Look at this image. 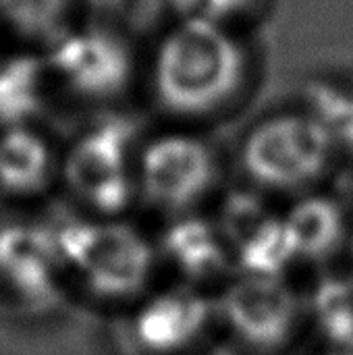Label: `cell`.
I'll return each instance as SVG.
<instances>
[{"mask_svg": "<svg viewBox=\"0 0 353 355\" xmlns=\"http://www.w3.org/2000/svg\"><path fill=\"white\" fill-rule=\"evenodd\" d=\"M329 133L339 154L353 156V83L339 79H312L302 104Z\"/></svg>", "mask_w": 353, "mask_h": 355, "instance_id": "cell-14", "label": "cell"}, {"mask_svg": "<svg viewBox=\"0 0 353 355\" xmlns=\"http://www.w3.org/2000/svg\"><path fill=\"white\" fill-rule=\"evenodd\" d=\"M266 0H169L177 19H204L235 29L264 12Z\"/></svg>", "mask_w": 353, "mask_h": 355, "instance_id": "cell-16", "label": "cell"}, {"mask_svg": "<svg viewBox=\"0 0 353 355\" xmlns=\"http://www.w3.org/2000/svg\"><path fill=\"white\" fill-rule=\"evenodd\" d=\"M221 177L212 144L193 131H166L137 152V200L169 218L196 212Z\"/></svg>", "mask_w": 353, "mask_h": 355, "instance_id": "cell-6", "label": "cell"}, {"mask_svg": "<svg viewBox=\"0 0 353 355\" xmlns=\"http://www.w3.org/2000/svg\"><path fill=\"white\" fill-rule=\"evenodd\" d=\"M67 270L85 295L104 304H135L150 291L160 264L150 241L123 216H69L50 223Z\"/></svg>", "mask_w": 353, "mask_h": 355, "instance_id": "cell-2", "label": "cell"}, {"mask_svg": "<svg viewBox=\"0 0 353 355\" xmlns=\"http://www.w3.org/2000/svg\"><path fill=\"white\" fill-rule=\"evenodd\" d=\"M345 254H347V264H350V277L353 279V229L350 241H347V248H345Z\"/></svg>", "mask_w": 353, "mask_h": 355, "instance_id": "cell-17", "label": "cell"}, {"mask_svg": "<svg viewBox=\"0 0 353 355\" xmlns=\"http://www.w3.org/2000/svg\"><path fill=\"white\" fill-rule=\"evenodd\" d=\"M135 125L108 114L87 125L60 156V181L92 216H123L137 200Z\"/></svg>", "mask_w": 353, "mask_h": 355, "instance_id": "cell-4", "label": "cell"}, {"mask_svg": "<svg viewBox=\"0 0 353 355\" xmlns=\"http://www.w3.org/2000/svg\"><path fill=\"white\" fill-rule=\"evenodd\" d=\"M214 327H218L214 295L177 281L139 297L131 308L127 331L141 355H191Z\"/></svg>", "mask_w": 353, "mask_h": 355, "instance_id": "cell-9", "label": "cell"}, {"mask_svg": "<svg viewBox=\"0 0 353 355\" xmlns=\"http://www.w3.org/2000/svg\"><path fill=\"white\" fill-rule=\"evenodd\" d=\"M339 156L327 129L304 106L260 119L239 150L252 187L293 198L320 189Z\"/></svg>", "mask_w": 353, "mask_h": 355, "instance_id": "cell-3", "label": "cell"}, {"mask_svg": "<svg viewBox=\"0 0 353 355\" xmlns=\"http://www.w3.org/2000/svg\"><path fill=\"white\" fill-rule=\"evenodd\" d=\"M158 260L166 264L181 283L206 289L225 283L233 275V260L227 241L214 218L198 212L169 218L156 239Z\"/></svg>", "mask_w": 353, "mask_h": 355, "instance_id": "cell-10", "label": "cell"}, {"mask_svg": "<svg viewBox=\"0 0 353 355\" xmlns=\"http://www.w3.org/2000/svg\"><path fill=\"white\" fill-rule=\"evenodd\" d=\"M67 270L50 223H0V293L27 312H50L64 297Z\"/></svg>", "mask_w": 353, "mask_h": 355, "instance_id": "cell-8", "label": "cell"}, {"mask_svg": "<svg viewBox=\"0 0 353 355\" xmlns=\"http://www.w3.org/2000/svg\"><path fill=\"white\" fill-rule=\"evenodd\" d=\"M50 85L52 79L42 54L0 56V131L33 127L48 106Z\"/></svg>", "mask_w": 353, "mask_h": 355, "instance_id": "cell-13", "label": "cell"}, {"mask_svg": "<svg viewBox=\"0 0 353 355\" xmlns=\"http://www.w3.org/2000/svg\"><path fill=\"white\" fill-rule=\"evenodd\" d=\"M216 322L252 354L287 349L310 324L308 300L287 277L233 272L214 295Z\"/></svg>", "mask_w": 353, "mask_h": 355, "instance_id": "cell-5", "label": "cell"}, {"mask_svg": "<svg viewBox=\"0 0 353 355\" xmlns=\"http://www.w3.org/2000/svg\"><path fill=\"white\" fill-rule=\"evenodd\" d=\"M298 262L320 264L345 252L353 223L339 198L314 189L293 198L281 212Z\"/></svg>", "mask_w": 353, "mask_h": 355, "instance_id": "cell-11", "label": "cell"}, {"mask_svg": "<svg viewBox=\"0 0 353 355\" xmlns=\"http://www.w3.org/2000/svg\"><path fill=\"white\" fill-rule=\"evenodd\" d=\"M60 179V156L35 127L0 131V196L27 202Z\"/></svg>", "mask_w": 353, "mask_h": 355, "instance_id": "cell-12", "label": "cell"}, {"mask_svg": "<svg viewBox=\"0 0 353 355\" xmlns=\"http://www.w3.org/2000/svg\"><path fill=\"white\" fill-rule=\"evenodd\" d=\"M250 52L237 29L177 19L154 46L150 89L162 112L198 121L229 108L250 79Z\"/></svg>", "mask_w": 353, "mask_h": 355, "instance_id": "cell-1", "label": "cell"}, {"mask_svg": "<svg viewBox=\"0 0 353 355\" xmlns=\"http://www.w3.org/2000/svg\"><path fill=\"white\" fill-rule=\"evenodd\" d=\"M42 56L52 85L83 102L119 100L135 77L129 40L106 25H71L44 46Z\"/></svg>", "mask_w": 353, "mask_h": 355, "instance_id": "cell-7", "label": "cell"}, {"mask_svg": "<svg viewBox=\"0 0 353 355\" xmlns=\"http://www.w3.org/2000/svg\"><path fill=\"white\" fill-rule=\"evenodd\" d=\"M322 355H350L347 352H329V354H322Z\"/></svg>", "mask_w": 353, "mask_h": 355, "instance_id": "cell-18", "label": "cell"}, {"mask_svg": "<svg viewBox=\"0 0 353 355\" xmlns=\"http://www.w3.org/2000/svg\"><path fill=\"white\" fill-rule=\"evenodd\" d=\"M77 0H0V25L44 46L71 27Z\"/></svg>", "mask_w": 353, "mask_h": 355, "instance_id": "cell-15", "label": "cell"}]
</instances>
